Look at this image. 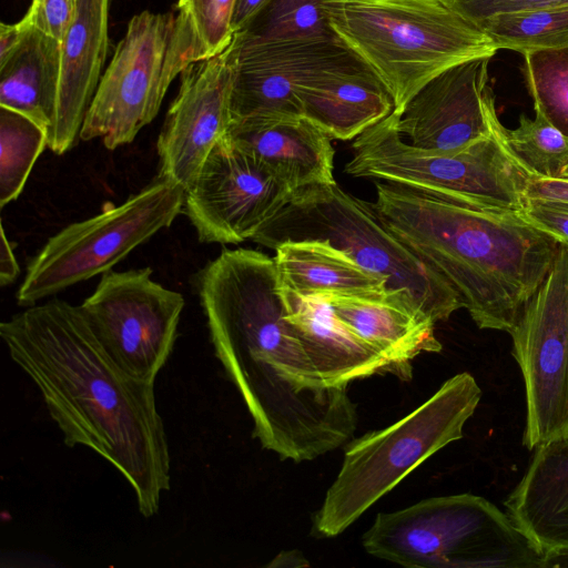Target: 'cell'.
Segmentation results:
<instances>
[{"instance_id":"cell-10","label":"cell","mask_w":568,"mask_h":568,"mask_svg":"<svg viewBox=\"0 0 568 568\" xmlns=\"http://www.w3.org/2000/svg\"><path fill=\"white\" fill-rule=\"evenodd\" d=\"M509 334L526 394L523 445L535 450L568 437V244Z\"/></svg>"},{"instance_id":"cell-35","label":"cell","mask_w":568,"mask_h":568,"mask_svg":"<svg viewBox=\"0 0 568 568\" xmlns=\"http://www.w3.org/2000/svg\"><path fill=\"white\" fill-rule=\"evenodd\" d=\"M20 273V267L13 252V245L6 235L1 224L0 244V285L6 286L13 283Z\"/></svg>"},{"instance_id":"cell-9","label":"cell","mask_w":568,"mask_h":568,"mask_svg":"<svg viewBox=\"0 0 568 568\" xmlns=\"http://www.w3.org/2000/svg\"><path fill=\"white\" fill-rule=\"evenodd\" d=\"M183 187L158 178L124 203L72 223L30 262L17 301L32 306L69 286L112 270L183 212Z\"/></svg>"},{"instance_id":"cell-18","label":"cell","mask_w":568,"mask_h":568,"mask_svg":"<svg viewBox=\"0 0 568 568\" xmlns=\"http://www.w3.org/2000/svg\"><path fill=\"white\" fill-rule=\"evenodd\" d=\"M110 0H75L72 20L60 42V75L48 148L73 149L101 79L109 47Z\"/></svg>"},{"instance_id":"cell-16","label":"cell","mask_w":568,"mask_h":568,"mask_svg":"<svg viewBox=\"0 0 568 568\" xmlns=\"http://www.w3.org/2000/svg\"><path fill=\"white\" fill-rule=\"evenodd\" d=\"M231 49L235 73L232 121L257 115H302L300 82L348 48L341 40H298L239 44Z\"/></svg>"},{"instance_id":"cell-12","label":"cell","mask_w":568,"mask_h":568,"mask_svg":"<svg viewBox=\"0 0 568 568\" xmlns=\"http://www.w3.org/2000/svg\"><path fill=\"white\" fill-rule=\"evenodd\" d=\"M172 13L134 16L100 79L80 140L101 139L108 150L131 143L156 116L165 91L162 73L173 28Z\"/></svg>"},{"instance_id":"cell-24","label":"cell","mask_w":568,"mask_h":568,"mask_svg":"<svg viewBox=\"0 0 568 568\" xmlns=\"http://www.w3.org/2000/svg\"><path fill=\"white\" fill-rule=\"evenodd\" d=\"M274 251L281 285L297 294L362 295L386 290L381 276L326 242L288 241Z\"/></svg>"},{"instance_id":"cell-8","label":"cell","mask_w":568,"mask_h":568,"mask_svg":"<svg viewBox=\"0 0 568 568\" xmlns=\"http://www.w3.org/2000/svg\"><path fill=\"white\" fill-rule=\"evenodd\" d=\"M394 111L352 143L344 171L488 209L521 213L534 176L517 161L504 139L498 116L490 135L454 153L426 151L408 144Z\"/></svg>"},{"instance_id":"cell-37","label":"cell","mask_w":568,"mask_h":568,"mask_svg":"<svg viewBox=\"0 0 568 568\" xmlns=\"http://www.w3.org/2000/svg\"><path fill=\"white\" fill-rule=\"evenodd\" d=\"M26 32L22 20L13 24H0V64L4 63L20 44Z\"/></svg>"},{"instance_id":"cell-20","label":"cell","mask_w":568,"mask_h":568,"mask_svg":"<svg viewBox=\"0 0 568 568\" xmlns=\"http://www.w3.org/2000/svg\"><path fill=\"white\" fill-rule=\"evenodd\" d=\"M285 317L321 379L347 386L381 372L396 373L381 353L358 336L321 295H301L281 285Z\"/></svg>"},{"instance_id":"cell-34","label":"cell","mask_w":568,"mask_h":568,"mask_svg":"<svg viewBox=\"0 0 568 568\" xmlns=\"http://www.w3.org/2000/svg\"><path fill=\"white\" fill-rule=\"evenodd\" d=\"M526 199L568 203V179L532 178L526 189Z\"/></svg>"},{"instance_id":"cell-22","label":"cell","mask_w":568,"mask_h":568,"mask_svg":"<svg viewBox=\"0 0 568 568\" xmlns=\"http://www.w3.org/2000/svg\"><path fill=\"white\" fill-rule=\"evenodd\" d=\"M504 506L546 557L568 551V437L535 449Z\"/></svg>"},{"instance_id":"cell-2","label":"cell","mask_w":568,"mask_h":568,"mask_svg":"<svg viewBox=\"0 0 568 568\" xmlns=\"http://www.w3.org/2000/svg\"><path fill=\"white\" fill-rule=\"evenodd\" d=\"M11 359L38 387L69 447L101 455L129 481L138 510L154 516L170 489V453L154 383L124 372L81 306L58 298L0 324Z\"/></svg>"},{"instance_id":"cell-13","label":"cell","mask_w":568,"mask_h":568,"mask_svg":"<svg viewBox=\"0 0 568 568\" xmlns=\"http://www.w3.org/2000/svg\"><path fill=\"white\" fill-rule=\"evenodd\" d=\"M292 194L282 179L224 136L185 190L183 212L200 242L239 244L251 240Z\"/></svg>"},{"instance_id":"cell-40","label":"cell","mask_w":568,"mask_h":568,"mask_svg":"<svg viewBox=\"0 0 568 568\" xmlns=\"http://www.w3.org/2000/svg\"><path fill=\"white\" fill-rule=\"evenodd\" d=\"M561 178L568 179V163L562 169Z\"/></svg>"},{"instance_id":"cell-25","label":"cell","mask_w":568,"mask_h":568,"mask_svg":"<svg viewBox=\"0 0 568 568\" xmlns=\"http://www.w3.org/2000/svg\"><path fill=\"white\" fill-rule=\"evenodd\" d=\"M236 0H180L174 17L162 87L166 92L191 63L213 58L233 41L232 18Z\"/></svg>"},{"instance_id":"cell-26","label":"cell","mask_w":568,"mask_h":568,"mask_svg":"<svg viewBox=\"0 0 568 568\" xmlns=\"http://www.w3.org/2000/svg\"><path fill=\"white\" fill-rule=\"evenodd\" d=\"M326 0H271L242 31L239 44L298 40H341L325 14Z\"/></svg>"},{"instance_id":"cell-3","label":"cell","mask_w":568,"mask_h":568,"mask_svg":"<svg viewBox=\"0 0 568 568\" xmlns=\"http://www.w3.org/2000/svg\"><path fill=\"white\" fill-rule=\"evenodd\" d=\"M385 225L458 293L481 329L509 333L544 282L560 243L521 213L377 182Z\"/></svg>"},{"instance_id":"cell-33","label":"cell","mask_w":568,"mask_h":568,"mask_svg":"<svg viewBox=\"0 0 568 568\" xmlns=\"http://www.w3.org/2000/svg\"><path fill=\"white\" fill-rule=\"evenodd\" d=\"M521 215L560 244H568V203L559 201L527 200Z\"/></svg>"},{"instance_id":"cell-17","label":"cell","mask_w":568,"mask_h":568,"mask_svg":"<svg viewBox=\"0 0 568 568\" xmlns=\"http://www.w3.org/2000/svg\"><path fill=\"white\" fill-rule=\"evenodd\" d=\"M296 95L302 115L332 140H354L394 111L384 83L349 49L303 79Z\"/></svg>"},{"instance_id":"cell-1","label":"cell","mask_w":568,"mask_h":568,"mask_svg":"<svg viewBox=\"0 0 568 568\" xmlns=\"http://www.w3.org/2000/svg\"><path fill=\"white\" fill-rule=\"evenodd\" d=\"M214 352L241 394L254 437L282 459L313 460L357 425L347 386H327L285 317L274 257L224 250L197 275Z\"/></svg>"},{"instance_id":"cell-5","label":"cell","mask_w":568,"mask_h":568,"mask_svg":"<svg viewBox=\"0 0 568 568\" xmlns=\"http://www.w3.org/2000/svg\"><path fill=\"white\" fill-rule=\"evenodd\" d=\"M251 240L272 250L288 241L326 242L381 276L386 290L408 294L435 324L463 307L447 280L385 225L373 203L345 192L336 182L296 190Z\"/></svg>"},{"instance_id":"cell-39","label":"cell","mask_w":568,"mask_h":568,"mask_svg":"<svg viewBox=\"0 0 568 568\" xmlns=\"http://www.w3.org/2000/svg\"><path fill=\"white\" fill-rule=\"evenodd\" d=\"M545 568H568V551L547 556Z\"/></svg>"},{"instance_id":"cell-23","label":"cell","mask_w":568,"mask_h":568,"mask_svg":"<svg viewBox=\"0 0 568 568\" xmlns=\"http://www.w3.org/2000/svg\"><path fill=\"white\" fill-rule=\"evenodd\" d=\"M23 23L20 44L0 64V106L26 115L49 133L57 105L60 42Z\"/></svg>"},{"instance_id":"cell-11","label":"cell","mask_w":568,"mask_h":568,"mask_svg":"<svg viewBox=\"0 0 568 568\" xmlns=\"http://www.w3.org/2000/svg\"><path fill=\"white\" fill-rule=\"evenodd\" d=\"M184 304L181 293L143 267L102 274L80 306L110 357L129 375L154 383L172 353Z\"/></svg>"},{"instance_id":"cell-15","label":"cell","mask_w":568,"mask_h":568,"mask_svg":"<svg viewBox=\"0 0 568 568\" xmlns=\"http://www.w3.org/2000/svg\"><path fill=\"white\" fill-rule=\"evenodd\" d=\"M490 59L453 65L420 88L398 114L405 141L426 151L454 153L490 135L498 116L488 85Z\"/></svg>"},{"instance_id":"cell-7","label":"cell","mask_w":568,"mask_h":568,"mask_svg":"<svg viewBox=\"0 0 568 568\" xmlns=\"http://www.w3.org/2000/svg\"><path fill=\"white\" fill-rule=\"evenodd\" d=\"M480 398L475 378L459 373L395 424L351 442L315 515L316 531L339 535L418 465L460 439Z\"/></svg>"},{"instance_id":"cell-27","label":"cell","mask_w":568,"mask_h":568,"mask_svg":"<svg viewBox=\"0 0 568 568\" xmlns=\"http://www.w3.org/2000/svg\"><path fill=\"white\" fill-rule=\"evenodd\" d=\"M474 24L498 50L524 54L568 47V7L497 13Z\"/></svg>"},{"instance_id":"cell-19","label":"cell","mask_w":568,"mask_h":568,"mask_svg":"<svg viewBox=\"0 0 568 568\" xmlns=\"http://www.w3.org/2000/svg\"><path fill=\"white\" fill-rule=\"evenodd\" d=\"M225 138L263 163L293 191L332 184V139L303 115H257L231 122Z\"/></svg>"},{"instance_id":"cell-14","label":"cell","mask_w":568,"mask_h":568,"mask_svg":"<svg viewBox=\"0 0 568 568\" xmlns=\"http://www.w3.org/2000/svg\"><path fill=\"white\" fill-rule=\"evenodd\" d=\"M231 45V44H230ZM235 60L231 47L187 65L156 141L160 179L184 189L193 183L232 122Z\"/></svg>"},{"instance_id":"cell-29","label":"cell","mask_w":568,"mask_h":568,"mask_svg":"<svg viewBox=\"0 0 568 568\" xmlns=\"http://www.w3.org/2000/svg\"><path fill=\"white\" fill-rule=\"evenodd\" d=\"M523 55L535 112L568 138V47L530 51Z\"/></svg>"},{"instance_id":"cell-32","label":"cell","mask_w":568,"mask_h":568,"mask_svg":"<svg viewBox=\"0 0 568 568\" xmlns=\"http://www.w3.org/2000/svg\"><path fill=\"white\" fill-rule=\"evenodd\" d=\"M75 0H32L22 20L61 42L72 20Z\"/></svg>"},{"instance_id":"cell-4","label":"cell","mask_w":568,"mask_h":568,"mask_svg":"<svg viewBox=\"0 0 568 568\" xmlns=\"http://www.w3.org/2000/svg\"><path fill=\"white\" fill-rule=\"evenodd\" d=\"M324 8L341 41L384 83L397 114L437 74L498 51L443 0H326Z\"/></svg>"},{"instance_id":"cell-6","label":"cell","mask_w":568,"mask_h":568,"mask_svg":"<svg viewBox=\"0 0 568 568\" xmlns=\"http://www.w3.org/2000/svg\"><path fill=\"white\" fill-rule=\"evenodd\" d=\"M362 541L368 554L410 568H545L546 560L507 513L469 493L379 513Z\"/></svg>"},{"instance_id":"cell-36","label":"cell","mask_w":568,"mask_h":568,"mask_svg":"<svg viewBox=\"0 0 568 568\" xmlns=\"http://www.w3.org/2000/svg\"><path fill=\"white\" fill-rule=\"evenodd\" d=\"M270 2L271 0H236L232 18L234 34L245 29Z\"/></svg>"},{"instance_id":"cell-31","label":"cell","mask_w":568,"mask_h":568,"mask_svg":"<svg viewBox=\"0 0 568 568\" xmlns=\"http://www.w3.org/2000/svg\"><path fill=\"white\" fill-rule=\"evenodd\" d=\"M450 9L467 21L478 20L497 13L537 10L546 8H567L568 0H443Z\"/></svg>"},{"instance_id":"cell-38","label":"cell","mask_w":568,"mask_h":568,"mask_svg":"<svg viewBox=\"0 0 568 568\" xmlns=\"http://www.w3.org/2000/svg\"><path fill=\"white\" fill-rule=\"evenodd\" d=\"M308 562L301 551L290 550L280 552L267 566L268 567H304Z\"/></svg>"},{"instance_id":"cell-21","label":"cell","mask_w":568,"mask_h":568,"mask_svg":"<svg viewBox=\"0 0 568 568\" xmlns=\"http://www.w3.org/2000/svg\"><path fill=\"white\" fill-rule=\"evenodd\" d=\"M334 313L381 353L396 373L423 352H439L435 323L405 292L385 290L362 295L320 293Z\"/></svg>"},{"instance_id":"cell-28","label":"cell","mask_w":568,"mask_h":568,"mask_svg":"<svg viewBox=\"0 0 568 568\" xmlns=\"http://www.w3.org/2000/svg\"><path fill=\"white\" fill-rule=\"evenodd\" d=\"M48 148V131L26 115L0 106V206L22 192L30 172Z\"/></svg>"},{"instance_id":"cell-30","label":"cell","mask_w":568,"mask_h":568,"mask_svg":"<svg viewBox=\"0 0 568 568\" xmlns=\"http://www.w3.org/2000/svg\"><path fill=\"white\" fill-rule=\"evenodd\" d=\"M504 139L517 161L534 176L559 179L568 163V138L536 112L521 114L515 130L504 128Z\"/></svg>"}]
</instances>
